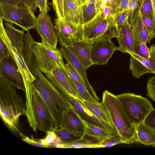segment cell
I'll use <instances>...</instances> for the list:
<instances>
[{
    "mask_svg": "<svg viewBox=\"0 0 155 155\" xmlns=\"http://www.w3.org/2000/svg\"><path fill=\"white\" fill-rule=\"evenodd\" d=\"M112 120L114 127L124 143L139 142L137 126L125 112L117 95L106 90L101 102Z\"/></svg>",
    "mask_w": 155,
    "mask_h": 155,
    "instance_id": "7a4b0ae2",
    "label": "cell"
},
{
    "mask_svg": "<svg viewBox=\"0 0 155 155\" xmlns=\"http://www.w3.org/2000/svg\"><path fill=\"white\" fill-rule=\"evenodd\" d=\"M143 123L155 131V109H153L145 119Z\"/></svg>",
    "mask_w": 155,
    "mask_h": 155,
    "instance_id": "60d3db41",
    "label": "cell"
},
{
    "mask_svg": "<svg viewBox=\"0 0 155 155\" xmlns=\"http://www.w3.org/2000/svg\"><path fill=\"white\" fill-rule=\"evenodd\" d=\"M51 4L55 12L56 18L64 19V0H52Z\"/></svg>",
    "mask_w": 155,
    "mask_h": 155,
    "instance_id": "d590c367",
    "label": "cell"
},
{
    "mask_svg": "<svg viewBox=\"0 0 155 155\" xmlns=\"http://www.w3.org/2000/svg\"><path fill=\"white\" fill-rule=\"evenodd\" d=\"M55 147L63 148H103L101 143L94 139L84 134L81 139L57 145Z\"/></svg>",
    "mask_w": 155,
    "mask_h": 155,
    "instance_id": "484cf974",
    "label": "cell"
},
{
    "mask_svg": "<svg viewBox=\"0 0 155 155\" xmlns=\"http://www.w3.org/2000/svg\"><path fill=\"white\" fill-rule=\"evenodd\" d=\"M35 29L41 39L42 43L57 48L58 34L49 15L46 13L40 12L37 17Z\"/></svg>",
    "mask_w": 155,
    "mask_h": 155,
    "instance_id": "8fae6325",
    "label": "cell"
},
{
    "mask_svg": "<svg viewBox=\"0 0 155 155\" xmlns=\"http://www.w3.org/2000/svg\"><path fill=\"white\" fill-rule=\"evenodd\" d=\"M152 5V20L155 31V0H151Z\"/></svg>",
    "mask_w": 155,
    "mask_h": 155,
    "instance_id": "681fc988",
    "label": "cell"
},
{
    "mask_svg": "<svg viewBox=\"0 0 155 155\" xmlns=\"http://www.w3.org/2000/svg\"><path fill=\"white\" fill-rule=\"evenodd\" d=\"M78 98L80 102L96 117L108 123L114 129L109 115L101 103L94 102L79 98Z\"/></svg>",
    "mask_w": 155,
    "mask_h": 155,
    "instance_id": "d4e9b609",
    "label": "cell"
},
{
    "mask_svg": "<svg viewBox=\"0 0 155 155\" xmlns=\"http://www.w3.org/2000/svg\"><path fill=\"white\" fill-rule=\"evenodd\" d=\"M91 3L94 4L99 11L101 10V0H86L84 4H87Z\"/></svg>",
    "mask_w": 155,
    "mask_h": 155,
    "instance_id": "c3c4849f",
    "label": "cell"
},
{
    "mask_svg": "<svg viewBox=\"0 0 155 155\" xmlns=\"http://www.w3.org/2000/svg\"><path fill=\"white\" fill-rule=\"evenodd\" d=\"M0 75L15 88L25 92L22 76L11 56L0 61Z\"/></svg>",
    "mask_w": 155,
    "mask_h": 155,
    "instance_id": "7c38bea8",
    "label": "cell"
},
{
    "mask_svg": "<svg viewBox=\"0 0 155 155\" xmlns=\"http://www.w3.org/2000/svg\"><path fill=\"white\" fill-rule=\"evenodd\" d=\"M149 48L150 54L148 58L135 53L130 54V70L134 78L139 79L147 73L155 74V45L152 44Z\"/></svg>",
    "mask_w": 155,
    "mask_h": 155,
    "instance_id": "30bf717a",
    "label": "cell"
},
{
    "mask_svg": "<svg viewBox=\"0 0 155 155\" xmlns=\"http://www.w3.org/2000/svg\"><path fill=\"white\" fill-rule=\"evenodd\" d=\"M106 18L101 10H100L92 19L80 26L78 38L91 43L95 41Z\"/></svg>",
    "mask_w": 155,
    "mask_h": 155,
    "instance_id": "2e32d148",
    "label": "cell"
},
{
    "mask_svg": "<svg viewBox=\"0 0 155 155\" xmlns=\"http://www.w3.org/2000/svg\"><path fill=\"white\" fill-rule=\"evenodd\" d=\"M91 55L93 64H106L117 50L110 39H102L91 42Z\"/></svg>",
    "mask_w": 155,
    "mask_h": 155,
    "instance_id": "4fadbf2b",
    "label": "cell"
},
{
    "mask_svg": "<svg viewBox=\"0 0 155 155\" xmlns=\"http://www.w3.org/2000/svg\"><path fill=\"white\" fill-rule=\"evenodd\" d=\"M34 75L35 79L33 87L45 102L52 117L54 127L62 124L64 114L70 107L60 92L37 66Z\"/></svg>",
    "mask_w": 155,
    "mask_h": 155,
    "instance_id": "6da1fadb",
    "label": "cell"
},
{
    "mask_svg": "<svg viewBox=\"0 0 155 155\" xmlns=\"http://www.w3.org/2000/svg\"><path fill=\"white\" fill-rule=\"evenodd\" d=\"M80 5L82 7L84 4L86 0H76Z\"/></svg>",
    "mask_w": 155,
    "mask_h": 155,
    "instance_id": "f5cc1de1",
    "label": "cell"
},
{
    "mask_svg": "<svg viewBox=\"0 0 155 155\" xmlns=\"http://www.w3.org/2000/svg\"><path fill=\"white\" fill-rule=\"evenodd\" d=\"M121 0H108L107 5L112 9L114 15L117 13Z\"/></svg>",
    "mask_w": 155,
    "mask_h": 155,
    "instance_id": "ee69618b",
    "label": "cell"
},
{
    "mask_svg": "<svg viewBox=\"0 0 155 155\" xmlns=\"http://www.w3.org/2000/svg\"><path fill=\"white\" fill-rule=\"evenodd\" d=\"M146 88L147 91V95L155 102V76H153L149 78Z\"/></svg>",
    "mask_w": 155,
    "mask_h": 155,
    "instance_id": "74e56055",
    "label": "cell"
},
{
    "mask_svg": "<svg viewBox=\"0 0 155 155\" xmlns=\"http://www.w3.org/2000/svg\"><path fill=\"white\" fill-rule=\"evenodd\" d=\"M19 134L21 137L22 140L28 144L39 147L49 148L48 147L42 144L38 140L34 138L32 135L31 138L24 135L21 132Z\"/></svg>",
    "mask_w": 155,
    "mask_h": 155,
    "instance_id": "f35d334b",
    "label": "cell"
},
{
    "mask_svg": "<svg viewBox=\"0 0 155 155\" xmlns=\"http://www.w3.org/2000/svg\"><path fill=\"white\" fill-rule=\"evenodd\" d=\"M65 71L72 80L79 82L85 88L83 81L75 69L68 63L65 64Z\"/></svg>",
    "mask_w": 155,
    "mask_h": 155,
    "instance_id": "e575fe53",
    "label": "cell"
},
{
    "mask_svg": "<svg viewBox=\"0 0 155 155\" xmlns=\"http://www.w3.org/2000/svg\"><path fill=\"white\" fill-rule=\"evenodd\" d=\"M101 10L103 14L106 18L114 16V14L112 9L108 5L104 6Z\"/></svg>",
    "mask_w": 155,
    "mask_h": 155,
    "instance_id": "bcb514c9",
    "label": "cell"
},
{
    "mask_svg": "<svg viewBox=\"0 0 155 155\" xmlns=\"http://www.w3.org/2000/svg\"><path fill=\"white\" fill-rule=\"evenodd\" d=\"M119 36L117 38L119 46L117 50L130 54L134 53V38L131 25L129 22L118 28Z\"/></svg>",
    "mask_w": 155,
    "mask_h": 155,
    "instance_id": "ffe728a7",
    "label": "cell"
},
{
    "mask_svg": "<svg viewBox=\"0 0 155 155\" xmlns=\"http://www.w3.org/2000/svg\"><path fill=\"white\" fill-rule=\"evenodd\" d=\"M141 15L152 18V5L151 0H139L138 8Z\"/></svg>",
    "mask_w": 155,
    "mask_h": 155,
    "instance_id": "1f68e13d",
    "label": "cell"
},
{
    "mask_svg": "<svg viewBox=\"0 0 155 155\" xmlns=\"http://www.w3.org/2000/svg\"><path fill=\"white\" fill-rule=\"evenodd\" d=\"M46 133V135L44 138L38 139L42 144L49 148H52L55 147L57 145L61 143V139L53 130H50Z\"/></svg>",
    "mask_w": 155,
    "mask_h": 155,
    "instance_id": "4dcf8cb0",
    "label": "cell"
},
{
    "mask_svg": "<svg viewBox=\"0 0 155 155\" xmlns=\"http://www.w3.org/2000/svg\"><path fill=\"white\" fill-rule=\"evenodd\" d=\"M64 43L86 69L94 65L91 55V42L76 38Z\"/></svg>",
    "mask_w": 155,
    "mask_h": 155,
    "instance_id": "5bb4252c",
    "label": "cell"
},
{
    "mask_svg": "<svg viewBox=\"0 0 155 155\" xmlns=\"http://www.w3.org/2000/svg\"><path fill=\"white\" fill-rule=\"evenodd\" d=\"M11 56L7 47L2 39L0 38V61Z\"/></svg>",
    "mask_w": 155,
    "mask_h": 155,
    "instance_id": "b9f144b4",
    "label": "cell"
},
{
    "mask_svg": "<svg viewBox=\"0 0 155 155\" xmlns=\"http://www.w3.org/2000/svg\"><path fill=\"white\" fill-rule=\"evenodd\" d=\"M54 22L59 41L66 43L73 39L78 38L80 25L64 19L55 18Z\"/></svg>",
    "mask_w": 155,
    "mask_h": 155,
    "instance_id": "d6986e66",
    "label": "cell"
},
{
    "mask_svg": "<svg viewBox=\"0 0 155 155\" xmlns=\"http://www.w3.org/2000/svg\"><path fill=\"white\" fill-rule=\"evenodd\" d=\"M62 94L70 107L75 110L84 120L105 129L112 134H117L115 130L108 123L94 115L79 101L60 86L53 84Z\"/></svg>",
    "mask_w": 155,
    "mask_h": 155,
    "instance_id": "ba28073f",
    "label": "cell"
},
{
    "mask_svg": "<svg viewBox=\"0 0 155 155\" xmlns=\"http://www.w3.org/2000/svg\"><path fill=\"white\" fill-rule=\"evenodd\" d=\"M131 12L127 7L123 11L114 15V20L118 28L128 22V18Z\"/></svg>",
    "mask_w": 155,
    "mask_h": 155,
    "instance_id": "d6a6232c",
    "label": "cell"
},
{
    "mask_svg": "<svg viewBox=\"0 0 155 155\" xmlns=\"http://www.w3.org/2000/svg\"><path fill=\"white\" fill-rule=\"evenodd\" d=\"M62 124L74 133L83 135L85 133V128L83 119L71 107L65 114Z\"/></svg>",
    "mask_w": 155,
    "mask_h": 155,
    "instance_id": "44dd1931",
    "label": "cell"
},
{
    "mask_svg": "<svg viewBox=\"0 0 155 155\" xmlns=\"http://www.w3.org/2000/svg\"><path fill=\"white\" fill-rule=\"evenodd\" d=\"M101 143L103 148L110 147L120 143H124L117 134H112L110 137Z\"/></svg>",
    "mask_w": 155,
    "mask_h": 155,
    "instance_id": "8d00e7d4",
    "label": "cell"
},
{
    "mask_svg": "<svg viewBox=\"0 0 155 155\" xmlns=\"http://www.w3.org/2000/svg\"><path fill=\"white\" fill-rule=\"evenodd\" d=\"M59 42L61 47L59 50L63 57L67 63L70 64L75 69L83 81L86 89L93 98L99 102L100 99L97 96L88 80L86 73V69L73 55L65 44L61 41H59Z\"/></svg>",
    "mask_w": 155,
    "mask_h": 155,
    "instance_id": "9a60e30c",
    "label": "cell"
},
{
    "mask_svg": "<svg viewBox=\"0 0 155 155\" xmlns=\"http://www.w3.org/2000/svg\"><path fill=\"white\" fill-rule=\"evenodd\" d=\"M73 82L76 88L78 96V98L91 102L99 103L93 98L83 85L77 82L73 81Z\"/></svg>",
    "mask_w": 155,
    "mask_h": 155,
    "instance_id": "836d02e7",
    "label": "cell"
},
{
    "mask_svg": "<svg viewBox=\"0 0 155 155\" xmlns=\"http://www.w3.org/2000/svg\"><path fill=\"white\" fill-rule=\"evenodd\" d=\"M51 130L60 138L61 141V144L76 141L81 139L83 136L70 131L62 124L54 127Z\"/></svg>",
    "mask_w": 155,
    "mask_h": 155,
    "instance_id": "f1b7e54d",
    "label": "cell"
},
{
    "mask_svg": "<svg viewBox=\"0 0 155 155\" xmlns=\"http://www.w3.org/2000/svg\"><path fill=\"white\" fill-rule=\"evenodd\" d=\"M25 93V115L33 130L36 132L39 130L46 132L51 130L54 127L52 119L40 95L33 87Z\"/></svg>",
    "mask_w": 155,
    "mask_h": 155,
    "instance_id": "277c9868",
    "label": "cell"
},
{
    "mask_svg": "<svg viewBox=\"0 0 155 155\" xmlns=\"http://www.w3.org/2000/svg\"><path fill=\"white\" fill-rule=\"evenodd\" d=\"M35 41L29 31H27L24 37L23 58L27 67L33 75L37 66L32 50V47Z\"/></svg>",
    "mask_w": 155,
    "mask_h": 155,
    "instance_id": "cb8c5ba5",
    "label": "cell"
},
{
    "mask_svg": "<svg viewBox=\"0 0 155 155\" xmlns=\"http://www.w3.org/2000/svg\"><path fill=\"white\" fill-rule=\"evenodd\" d=\"M82 8V24H85L91 20L97 15L99 12L95 5L93 3L84 4Z\"/></svg>",
    "mask_w": 155,
    "mask_h": 155,
    "instance_id": "f546056e",
    "label": "cell"
},
{
    "mask_svg": "<svg viewBox=\"0 0 155 155\" xmlns=\"http://www.w3.org/2000/svg\"><path fill=\"white\" fill-rule=\"evenodd\" d=\"M85 128L84 134L90 137L100 143L110 137L112 134L99 126L88 122L83 119Z\"/></svg>",
    "mask_w": 155,
    "mask_h": 155,
    "instance_id": "4316f807",
    "label": "cell"
},
{
    "mask_svg": "<svg viewBox=\"0 0 155 155\" xmlns=\"http://www.w3.org/2000/svg\"><path fill=\"white\" fill-rule=\"evenodd\" d=\"M4 27L12 45L23 57L25 31L16 29L12 24L7 22L5 23Z\"/></svg>",
    "mask_w": 155,
    "mask_h": 155,
    "instance_id": "603a6c76",
    "label": "cell"
},
{
    "mask_svg": "<svg viewBox=\"0 0 155 155\" xmlns=\"http://www.w3.org/2000/svg\"><path fill=\"white\" fill-rule=\"evenodd\" d=\"M15 88L0 75V114L4 122L12 130L19 132V118L26 114V107Z\"/></svg>",
    "mask_w": 155,
    "mask_h": 155,
    "instance_id": "3957f363",
    "label": "cell"
},
{
    "mask_svg": "<svg viewBox=\"0 0 155 155\" xmlns=\"http://www.w3.org/2000/svg\"><path fill=\"white\" fill-rule=\"evenodd\" d=\"M142 18L144 24L150 34L151 39L152 40L155 38V31L152 19L146 16H142Z\"/></svg>",
    "mask_w": 155,
    "mask_h": 155,
    "instance_id": "ab89813d",
    "label": "cell"
},
{
    "mask_svg": "<svg viewBox=\"0 0 155 155\" xmlns=\"http://www.w3.org/2000/svg\"><path fill=\"white\" fill-rule=\"evenodd\" d=\"M0 17L25 31L35 28L37 17L34 11L23 2L14 4H0Z\"/></svg>",
    "mask_w": 155,
    "mask_h": 155,
    "instance_id": "5b68a950",
    "label": "cell"
},
{
    "mask_svg": "<svg viewBox=\"0 0 155 155\" xmlns=\"http://www.w3.org/2000/svg\"><path fill=\"white\" fill-rule=\"evenodd\" d=\"M64 19L77 25L81 24L82 7L76 0H64Z\"/></svg>",
    "mask_w": 155,
    "mask_h": 155,
    "instance_id": "7402d4cb",
    "label": "cell"
},
{
    "mask_svg": "<svg viewBox=\"0 0 155 155\" xmlns=\"http://www.w3.org/2000/svg\"><path fill=\"white\" fill-rule=\"evenodd\" d=\"M32 50L38 68L45 74L58 68L65 69L63 56L59 50L41 42L35 41Z\"/></svg>",
    "mask_w": 155,
    "mask_h": 155,
    "instance_id": "52a82bcc",
    "label": "cell"
},
{
    "mask_svg": "<svg viewBox=\"0 0 155 155\" xmlns=\"http://www.w3.org/2000/svg\"><path fill=\"white\" fill-rule=\"evenodd\" d=\"M139 2V0H129L128 7L131 12L138 8Z\"/></svg>",
    "mask_w": 155,
    "mask_h": 155,
    "instance_id": "f6af8a7d",
    "label": "cell"
},
{
    "mask_svg": "<svg viewBox=\"0 0 155 155\" xmlns=\"http://www.w3.org/2000/svg\"><path fill=\"white\" fill-rule=\"evenodd\" d=\"M22 2L25 4L33 11L36 10L37 6L36 0H21Z\"/></svg>",
    "mask_w": 155,
    "mask_h": 155,
    "instance_id": "7dc6e473",
    "label": "cell"
},
{
    "mask_svg": "<svg viewBox=\"0 0 155 155\" xmlns=\"http://www.w3.org/2000/svg\"><path fill=\"white\" fill-rule=\"evenodd\" d=\"M139 142L146 145L155 146V131L146 125L143 122L136 127Z\"/></svg>",
    "mask_w": 155,
    "mask_h": 155,
    "instance_id": "83f0119b",
    "label": "cell"
},
{
    "mask_svg": "<svg viewBox=\"0 0 155 155\" xmlns=\"http://www.w3.org/2000/svg\"><path fill=\"white\" fill-rule=\"evenodd\" d=\"M117 97L126 114L137 126L143 122L153 109L150 101L140 95L126 93Z\"/></svg>",
    "mask_w": 155,
    "mask_h": 155,
    "instance_id": "8992f818",
    "label": "cell"
},
{
    "mask_svg": "<svg viewBox=\"0 0 155 155\" xmlns=\"http://www.w3.org/2000/svg\"><path fill=\"white\" fill-rule=\"evenodd\" d=\"M21 2V0H0V4H14Z\"/></svg>",
    "mask_w": 155,
    "mask_h": 155,
    "instance_id": "f907efd6",
    "label": "cell"
},
{
    "mask_svg": "<svg viewBox=\"0 0 155 155\" xmlns=\"http://www.w3.org/2000/svg\"><path fill=\"white\" fill-rule=\"evenodd\" d=\"M45 74L53 84L58 85L72 96L78 97L75 85L65 69L58 68Z\"/></svg>",
    "mask_w": 155,
    "mask_h": 155,
    "instance_id": "ac0fdd59",
    "label": "cell"
},
{
    "mask_svg": "<svg viewBox=\"0 0 155 155\" xmlns=\"http://www.w3.org/2000/svg\"><path fill=\"white\" fill-rule=\"evenodd\" d=\"M108 0H101V8H102L106 5H107Z\"/></svg>",
    "mask_w": 155,
    "mask_h": 155,
    "instance_id": "816d5d0a",
    "label": "cell"
},
{
    "mask_svg": "<svg viewBox=\"0 0 155 155\" xmlns=\"http://www.w3.org/2000/svg\"><path fill=\"white\" fill-rule=\"evenodd\" d=\"M128 22L132 28L134 42L140 43L144 41L150 43L152 40L138 8L130 13Z\"/></svg>",
    "mask_w": 155,
    "mask_h": 155,
    "instance_id": "e0dca14e",
    "label": "cell"
},
{
    "mask_svg": "<svg viewBox=\"0 0 155 155\" xmlns=\"http://www.w3.org/2000/svg\"><path fill=\"white\" fill-rule=\"evenodd\" d=\"M3 19L0 18V38L4 41L11 55L15 62L24 80L25 90L32 88V84L35 78L27 67L23 57L18 52L12 45L6 32L3 24Z\"/></svg>",
    "mask_w": 155,
    "mask_h": 155,
    "instance_id": "9c48e42d",
    "label": "cell"
},
{
    "mask_svg": "<svg viewBox=\"0 0 155 155\" xmlns=\"http://www.w3.org/2000/svg\"><path fill=\"white\" fill-rule=\"evenodd\" d=\"M37 7L40 12L48 13L50 10L48 4V0H36Z\"/></svg>",
    "mask_w": 155,
    "mask_h": 155,
    "instance_id": "7bdbcfd3",
    "label": "cell"
}]
</instances>
